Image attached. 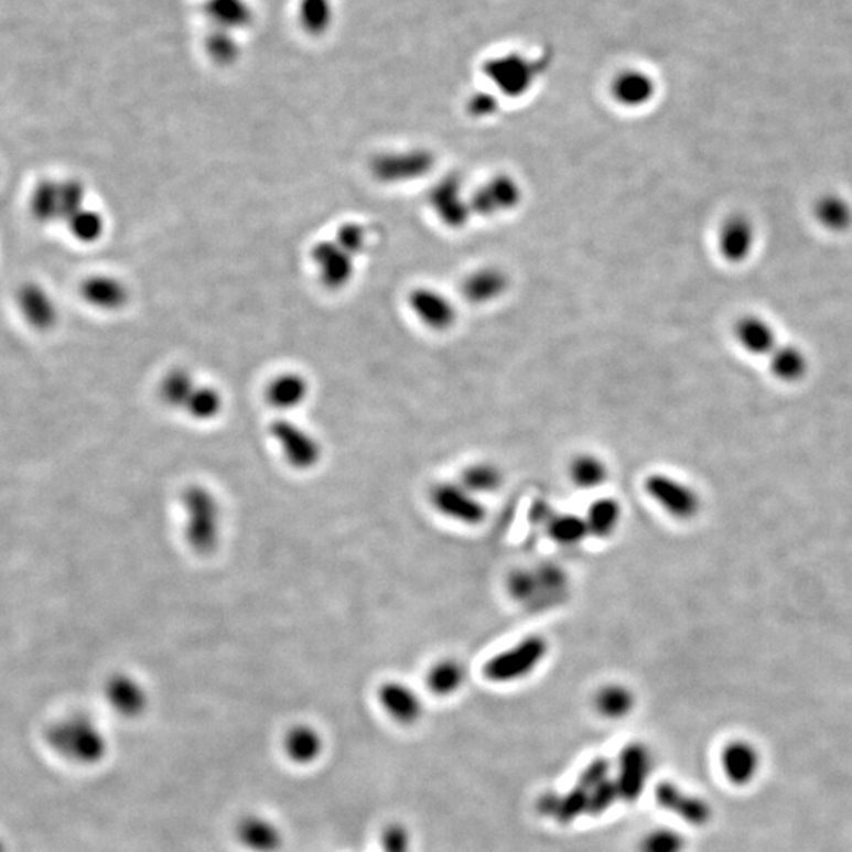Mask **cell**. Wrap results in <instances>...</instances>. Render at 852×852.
<instances>
[{"label":"cell","instance_id":"obj_38","mask_svg":"<svg viewBox=\"0 0 852 852\" xmlns=\"http://www.w3.org/2000/svg\"><path fill=\"white\" fill-rule=\"evenodd\" d=\"M589 791L580 785L573 786L567 795H559L554 817L561 824H570L581 815H587Z\"/></svg>","mask_w":852,"mask_h":852},{"label":"cell","instance_id":"obj_21","mask_svg":"<svg viewBox=\"0 0 852 852\" xmlns=\"http://www.w3.org/2000/svg\"><path fill=\"white\" fill-rule=\"evenodd\" d=\"M106 700L117 714L137 719L148 711L149 691L134 676L117 675L106 686Z\"/></svg>","mask_w":852,"mask_h":852},{"label":"cell","instance_id":"obj_43","mask_svg":"<svg viewBox=\"0 0 852 852\" xmlns=\"http://www.w3.org/2000/svg\"><path fill=\"white\" fill-rule=\"evenodd\" d=\"M384 852H409V835L401 826H392L384 835Z\"/></svg>","mask_w":852,"mask_h":852},{"label":"cell","instance_id":"obj_8","mask_svg":"<svg viewBox=\"0 0 852 852\" xmlns=\"http://www.w3.org/2000/svg\"><path fill=\"white\" fill-rule=\"evenodd\" d=\"M434 164L436 159L428 149L390 150L373 159L371 173L384 184H408L425 177Z\"/></svg>","mask_w":852,"mask_h":852},{"label":"cell","instance_id":"obj_15","mask_svg":"<svg viewBox=\"0 0 852 852\" xmlns=\"http://www.w3.org/2000/svg\"><path fill=\"white\" fill-rule=\"evenodd\" d=\"M656 799L658 806L694 828H703L711 822L712 808L708 800L683 791L678 785L661 781L656 788Z\"/></svg>","mask_w":852,"mask_h":852},{"label":"cell","instance_id":"obj_32","mask_svg":"<svg viewBox=\"0 0 852 852\" xmlns=\"http://www.w3.org/2000/svg\"><path fill=\"white\" fill-rule=\"evenodd\" d=\"M225 411V395L215 386L197 384L195 393L190 398L184 414L197 423H208L217 420Z\"/></svg>","mask_w":852,"mask_h":852},{"label":"cell","instance_id":"obj_13","mask_svg":"<svg viewBox=\"0 0 852 852\" xmlns=\"http://www.w3.org/2000/svg\"><path fill=\"white\" fill-rule=\"evenodd\" d=\"M409 309L419 323L434 332L452 328L459 317L455 303L433 288H417L409 294Z\"/></svg>","mask_w":852,"mask_h":852},{"label":"cell","instance_id":"obj_14","mask_svg":"<svg viewBox=\"0 0 852 852\" xmlns=\"http://www.w3.org/2000/svg\"><path fill=\"white\" fill-rule=\"evenodd\" d=\"M650 769H653V758H650L649 748L639 742L627 745L621 753L619 772L616 778L621 799L625 802H635L639 799L645 791Z\"/></svg>","mask_w":852,"mask_h":852},{"label":"cell","instance_id":"obj_18","mask_svg":"<svg viewBox=\"0 0 852 852\" xmlns=\"http://www.w3.org/2000/svg\"><path fill=\"white\" fill-rule=\"evenodd\" d=\"M734 338L738 347L755 357H770L781 339L777 328L759 314H745L734 324Z\"/></svg>","mask_w":852,"mask_h":852},{"label":"cell","instance_id":"obj_30","mask_svg":"<svg viewBox=\"0 0 852 852\" xmlns=\"http://www.w3.org/2000/svg\"><path fill=\"white\" fill-rule=\"evenodd\" d=\"M467 672L456 658H441L427 672V686L436 697H452L463 689Z\"/></svg>","mask_w":852,"mask_h":852},{"label":"cell","instance_id":"obj_12","mask_svg":"<svg viewBox=\"0 0 852 852\" xmlns=\"http://www.w3.org/2000/svg\"><path fill=\"white\" fill-rule=\"evenodd\" d=\"M430 206L439 222L449 228H463L474 217L471 196L456 179L447 177L438 182L430 192Z\"/></svg>","mask_w":852,"mask_h":852},{"label":"cell","instance_id":"obj_16","mask_svg":"<svg viewBox=\"0 0 852 852\" xmlns=\"http://www.w3.org/2000/svg\"><path fill=\"white\" fill-rule=\"evenodd\" d=\"M18 312L34 331L47 332L58 323V306L53 295L39 283H25L17 294Z\"/></svg>","mask_w":852,"mask_h":852},{"label":"cell","instance_id":"obj_25","mask_svg":"<svg viewBox=\"0 0 852 852\" xmlns=\"http://www.w3.org/2000/svg\"><path fill=\"white\" fill-rule=\"evenodd\" d=\"M815 222L830 234L852 229V203L840 193H824L815 201Z\"/></svg>","mask_w":852,"mask_h":852},{"label":"cell","instance_id":"obj_40","mask_svg":"<svg viewBox=\"0 0 852 852\" xmlns=\"http://www.w3.org/2000/svg\"><path fill=\"white\" fill-rule=\"evenodd\" d=\"M335 242L345 248L347 254L354 258L364 255L368 247V233L364 226L358 223H345L339 226L335 234Z\"/></svg>","mask_w":852,"mask_h":852},{"label":"cell","instance_id":"obj_5","mask_svg":"<svg viewBox=\"0 0 852 852\" xmlns=\"http://www.w3.org/2000/svg\"><path fill=\"white\" fill-rule=\"evenodd\" d=\"M87 190L76 179H46L32 190L29 208L32 217L40 223H64L86 207Z\"/></svg>","mask_w":852,"mask_h":852},{"label":"cell","instance_id":"obj_28","mask_svg":"<svg viewBox=\"0 0 852 852\" xmlns=\"http://www.w3.org/2000/svg\"><path fill=\"white\" fill-rule=\"evenodd\" d=\"M569 478L573 486L583 492H595L608 482L610 467L595 453H578L569 464Z\"/></svg>","mask_w":852,"mask_h":852},{"label":"cell","instance_id":"obj_10","mask_svg":"<svg viewBox=\"0 0 852 852\" xmlns=\"http://www.w3.org/2000/svg\"><path fill=\"white\" fill-rule=\"evenodd\" d=\"M522 203V186L514 175L497 174L471 195L474 215L497 217L515 211Z\"/></svg>","mask_w":852,"mask_h":852},{"label":"cell","instance_id":"obj_26","mask_svg":"<svg viewBox=\"0 0 852 852\" xmlns=\"http://www.w3.org/2000/svg\"><path fill=\"white\" fill-rule=\"evenodd\" d=\"M769 368L772 375L781 382L795 384L806 378L810 369V358L799 345L781 342L770 354Z\"/></svg>","mask_w":852,"mask_h":852},{"label":"cell","instance_id":"obj_39","mask_svg":"<svg viewBox=\"0 0 852 852\" xmlns=\"http://www.w3.org/2000/svg\"><path fill=\"white\" fill-rule=\"evenodd\" d=\"M687 848V840L682 833L672 829H657L647 833L641 841L639 851L641 852H683Z\"/></svg>","mask_w":852,"mask_h":852},{"label":"cell","instance_id":"obj_34","mask_svg":"<svg viewBox=\"0 0 852 852\" xmlns=\"http://www.w3.org/2000/svg\"><path fill=\"white\" fill-rule=\"evenodd\" d=\"M288 755L295 763H313L321 755L324 748L323 736L316 727L310 725H298L289 731L287 742H284Z\"/></svg>","mask_w":852,"mask_h":852},{"label":"cell","instance_id":"obj_29","mask_svg":"<svg viewBox=\"0 0 852 852\" xmlns=\"http://www.w3.org/2000/svg\"><path fill=\"white\" fill-rule=\"evenodd\" d=\"M199 380L186 368H173L160 380L159 397L166 408L184 412Z\"/></svg>","mask_w":852,"mask_h":852},{"label":"cell","instance_id":"obj_41","mask_svg":"<svg viewBox=\"0 0 852 852\" xmlns=\"http://www.w3.org/2000/svg\"><path fill=\"white\" fill-rule=\"evenodd\" d=\"M617 799H621L619 788H617L616 780L610 777L608 780L603 781L602 785L589 792L587 815L600 817L608 811L617 802Z\"/></svg>","mask_w":852,"mask_h":852},{"label":"cell","instance_id":"obj_7","mask_svg":"<svg viewBox=\"0 0 852 852\" xmlns=\"http://www.w3.org/2000/svg\"><path fill=\"white\" fill-rule=\"evenodd\" d=\"M428 499L438 515L467 528L484 525L488 517V508L482 497L460 482H439L431 486Z\"/></svg>","mask_w":852,"mask_h":852},{"label":"cell","instance_id":"obj_24","mask_svg":"<svg viewBox=\"0 0 852 852\" xmlns=\"http://www.w3.org/2000/svg\"><path fill=\"white\" fill-rule=\"evenodd\" d=\"M589 536L595 540H610L616 536L624 519V507L617 497L602 496L589 506L586 515Z\"/></svg>","mask_w":852,"mask_h":852},{"label":"cell","instance_id":"obj_11","mask_svg":"<svg viewBox=\"0 0 852 852\" xmlns=\"http://www.w3.org/2000/svg\"><path fill=\"white\" fill-rule=\"evenodd\" d=\"M312 259L321 284L328 291H342L356 276V258L339 247L335 239L314 245Z\"/></svg>","mask_w":852,"mask_h":852},{"label":"cell","instance_id":"obj_3","mask_svg":"<svg viewBox=\"0 0 852 852\" xmlns=\"http://www.w3.org/2000/svg\"><path fill=\"white\" fill-rule=\"evenodd\" d=\"M550 654V643L543 635H526L515 645L499 650L484 665V678L493 683H515L528 679Z\"/></svg>","mask_w":852,"mask_h":852},{"label":"cell","instance_id":"obj_42","mask_svg":"<svg viewBox=\"0 0 852 852\" xmlns=\"http://www.w3.org/2000/svg\"><path fill=\"white\" fill-rule=\"evenodd\" d=\"M611 764L608 759L597 758L589 763L584 770L581 772L578 784L581 788L591 792L592 789L597 788L603 781L610 778Z\"/></svg>","mask_w":852,"mask_h":852},{"label":"cell","instance_id":"obj_37","mask_svg":"<svg viewBox=\"0 0 852 852\" xmlns=\"http://www.w3.org/2000/svg\"><path fill=\"white\" fill-rule=\"evenodd\" d=\"M69 234L82 244H95L104 237L106 222L95 208L84 207L67 223Z\"/></svg>","mask_w":852,"mask_h":852},{"label":"cell","instance_id":"obj_4","mask_svg":"<svg viewBox=\"0 0 852 852\" xmlns=\"http://www.w3.org/2000/svg\"><path fill=\"white\" fill-rule=\"evenodd\" d=\"M270 438L281 460L295 473H312L324 461V444L316 433L291 417H278L270 423Z\"/></svg>","mask_w":852,"mask_h":852},{"label":"cell","instance_id":"obj_31","mask_svg":"<svg viewBox=\"0 0 852 852\" xmlns=\"http://www.w3.org/2000/svg\"><path fill=\"white\" fill-rule=\"evenodd\" d=\"M594 705L608 720H623L634 712L636 697L630 687L619 682L606 683L595 693Z\"/></svg>","mask_w":852,"mask_h":852},{"label":"cell","instance_id":"obj_22","mask_svg":"<svg viewBox=\"0 0 852 852\" xmlns=\"http://www.w3.org/2000/svg\"><path fill=\"white\" fill-rule=\"evenodd\" d=\"M82 298L100 312H119L130 300V291L122 280L112 276H93L82 284Z\"/></svg>","mask_w":852,"mask_h":852},{"label":"cell","instance_id":"obj_33","mask_svg":"<svg viewBox=\"0 0 852 852\" xmlns=\"http://www.w3.org/2000/svg\"><path fill=\"white\" fill-rule=\"evenodd\" d=\"M548 539L564 548L578 547L587 539L586 519L575 514H556L547 522Z\"/></svg>","mask_w":852,"mask_h":852},{"label":"cell","instance_id":"obj_6","mask_svg":"<svg viewBox=\"0 0 852 852\" xmlns=\"http://www.w3.org/2000/svg\"><path fill=\"white\" fill-rule=\"evenodd\" d=\"M643 488L650 500L669 518L676 521H691L701 514L703 500L700 493L687 482L667 473H653L643 482Z\"/></svg>","mask_w":852,"mask_h":852},{"label":"cell","instance_id":"obj_17","mask_svg":"<svg viewBox=\"0 0 852 852\" xmlns=\"http://www.w3.org/2000/svg\"><path fill=\"white\" fill-rule=\"evenodd\" d=\"M382 711L400 725H414L423 715V701L419 693L400 680H387L378 690Z\"/></svg>","mask_w":852,"mask_h":852},{"label":"cell","instance_id":"obj_19","mask_svg":"<svg viewBox=\"0 0 852 852\" xmlns=\"http://www.w3.org/2000/svg\"><path fill=\"white\" fill-rule=\"evenodd\" d=\"M761 761L763 759L758 747L742 738L726 744L720 755V766L726 780L736 786H748L756 780L761 770Z\"/></svg>","mask_w":852,"mask_h":852},{"label":"cell","instance_id":"obj_20","mask_svg":"<svg viewBox=\"0 0 852 852\" xmlns=\"http://www.w3.org/2000/svg\"><path fill=\"white\" fill-rule=\"evenodd\" d=\"M310 395H312V384L298 371L281 373L276 376L267 384L265 392L267 405L283 414L298 411L309 401Z\"/></svg>","mask_w":852,"mask_h":852},{"label":"cell","instance_id":"obj_2","mask_svg":"<svg viewBox=\"0 0 852 852\" xmlns=\"http://www.w3.org/2000/svg\"><path fill=\"white\" fill-rule=\"evenodd\" d=\"M47 744L61 758L79 766H94L108 753V738L89 716L61 720L47 733Z\"/></svg>","mask_w":852,"mask_h":852},{"label":"cell","instance_id":"obj_23","mask_svg":"<svg viewBox=\"0 0 852 852\" xmlns=\"http://www.w3.org/2000/svg\"><path fill=\"white\" fill-rule=\"evenodd\" d=\"M508 289V277L497 267H482L466 277L463 283V295L467 302L475 305H486L503 298Z\"/></svg>","mask_w":852,"mask_h":852},{"label":"cell","instance_id":"obj_1","mask_svg":"<svg viewBox=\"0 0 852 852\" xmlns=\"http://www.w3.org/2000/svg\"><path fill=\"white\" fill-rule=\"evenodd\" d=\"M182 528L186 547L199 558L217 553L225 537V508L214 488L190 484L182 489Z\"/></svg>","mask_w":852,"mask_h":852},{"label":"cell","instance_id":"obj_35","mask_svg":"<svg viewBox=\"0 0 852 852\" xmlns=\"http://www.w3.org/2000/svg\"><path fill=\"white\" fill-rule=\"evenodd\" d=\"M239 837L245 846L255 852H273L281 844L280 830L262 818L245 819L239 829Z\"/></svg>","mask_w":852,"mask_h":852},{"label":"cell","instance_id":"obj_44","mask_svg":"<svg viewBox=\"0 0 852 852\" xmlns=\"http://www.w3.org/2000/svg\"><path fill=\"white\" fill-rule=\"evenodd\" d=\"M0 852H7V843L3 841L2 837H0Z\"/></svg>","mask_w":852,"mask_h":852},{"label":"cell","instance_id":"obj_27","mask_svg":"<svg viewBox=\"0 0 852 852\" xmlns=\"http://www.w3.org/2000/svg\"><path fill=\"white\" fill-rule=\"evenodd\" d=\"M614 100L625 108H639L649 104L656 94V84L653 78L641 72H624L614 79L611 87Z\"/></svg>","mask_w":852,"mask_h":852},{"label":"cell","instance_id":"obj_36","mask_svg":"<svg viewBox=\"0 0 852 852\" xmlns=\"http://www.w3.org/2000/svg\"><path fill=\"white\" fill-rule=\"evenodd\" d=\"M503 471L496 464L486 463V461L470 464L460 478V484L481 497L497 492L503 486Z\"/></svg>","mask_w":852,"mask_h":852},{"label":"cell","instance_id":"obj_9","mask_svg":"<svg viewBox=\"0 0 852 852\" xmlns=\"http://www.w3.org/2000/svg\"><path fill=\"white\" fill-rule=\"evenodd\" d=\"M758 228L745 214L730 215L716 233V250L727 265L749 261L758 247Z\"/></svg>","mask_w":852,"mask_h":852}]
</instances>
